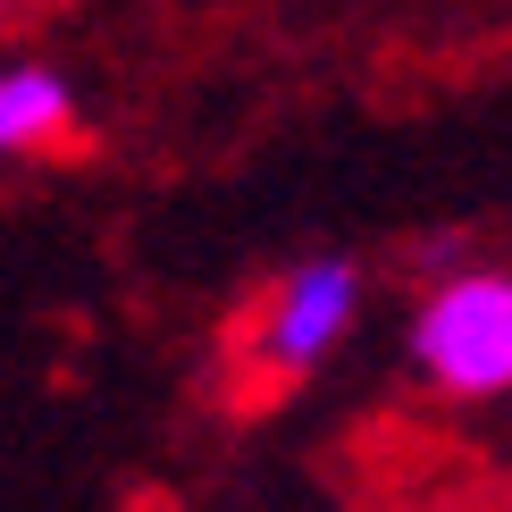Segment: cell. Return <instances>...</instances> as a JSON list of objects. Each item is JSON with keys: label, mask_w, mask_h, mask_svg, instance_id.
<instances>
[{"label": "cell", "mask_w": 512, "mask_h": 512, "mask_svg": "<svg viewBox=\"0 0 512 512\" xmlns=\"http://www.w3.org/2000/svg\"><path fill=\"white\" fill-rule=\"evenodd\" d=\"M353 319H361V269L345 252H311V261L277 269L261 311H252V370L311 378L353 336Z\"/></svg>", "instance_id": "7a4b0ae2"}, {"label": "cell", "mask_w": 512, "mask_h": 512, "mask_svg": "<svg viewBox=\"0 0 512 512\" xmlns=\"http://www.w3.org/2000/svg\"><path fill=\"white\" fill-rule=\"evenodd\" d=\"M17 9H34V0H0V17H17Z\"/></svg>", "instance_id": "277c9868"}, {"label": "cell", "mask_w": 512, "mask_h": 512, "mask_svg": "<svg viewBox=\"0 0 512 512\" xmlns=\"http://www.w3.org/2000/svg\"><path fill=\"white\" fill-rule=\"evenodd\" d=\"M412 370L445 403L512 395V269H437L412 303Z\"/></svg>", "instance_id": "6da1fadb"}, {"label": "cell", "mask_w": 512, "mask_h": 512, "mask_svg": "<svg viewBox=\"0 0 512 512\" xmlns=\"http://www.w3.org/2000/svg\"><path fill=\"white\" fill-rule=\"evenodd\" d=\"M76 135V84L42 59H0V160H34Z\"/></svg>", "instance_id": "3957f363"}]
</instances>
